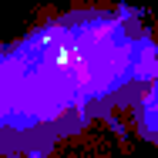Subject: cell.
Masks as SVG:
<instances>
[{
  "instance_id": "cell-1",
  "label": "cell",
  "mask_w": 158,
  "mask_h": 158,
  "mask_svg": "<svg viewBox=\"0 0 158 158\" xmlns=\"http://www.w3.org/2000/svg\"><path fill=\"white\" fill-rule=\"evenodd\" d=\"M91 118L40 31L0 47V155H44Z\"/></svg>"
},
{
  "instance_id": "cell-2",
  "label": "cell",
  "mask_w": 158,
  "mask_h": 158,
  "mask_svg": "<svg viewBox=\"0 0 158 158\" xmlns=\"http://www.w3.org/2000/svg\"><path fill=\"white\" fill-rule=\"evenodd\" d=\"M141 128H145V135H148V138H155V141H158V74H155V84H152V91L145 94Z\"/></svg>"
}]
</instances>
